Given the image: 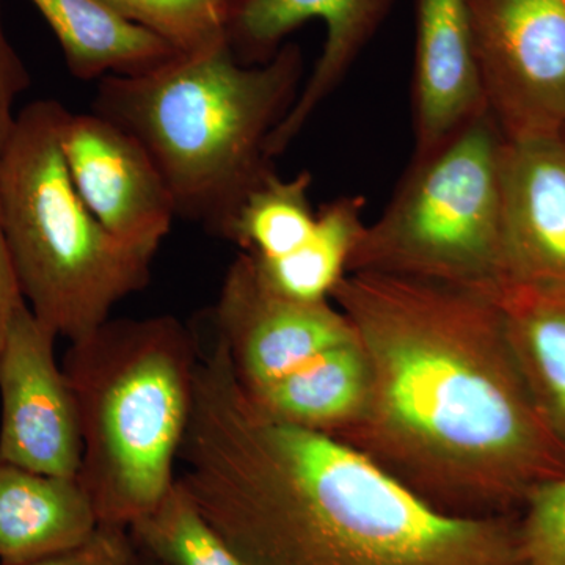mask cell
Listing matches in <instances>:
<instances>
[{
  "label": "cell",
  "mask_w": 565,
  "mask_h": 565,
  "mask_svg": "<svg viewBox=\"0 0 565 565\" xmlns=\"http://www.w3.org/2000/svg\"><path fill=\"white\" fill-rule=\"evenodd\" d=\"M332 300L370 371L362 416L338 435L441 514H519L565 475V448L539 411L486 294L349 273Z\"/></svg>",
  "instance_id": "1"
},
{
  "label": "cell",
  "mask_w": 565,
  "mask_h": 565,
  "mask_svg": "<svg viewBox=\"0 0 565 565\" xmlns=\"http://www.w3.org/2000/svg\"><path fill=\"white\" fill-rule=\"evenodd\" d=\"M178 481L247 565H519V516L441 514L332 435L256 407L215 338Z\"/></svg>",
  "instance_id": "2"
},
{
  "label": "cell",
  "mask_w": 565,
  "mask_h": 565,
  "mask_svg": "<svg viewBox=\"0 0 565 565\" xmlns=\"http://www.w3.org/2000/svg\"><path fill=\"white\" fill-rule=\"evenodd\" d=\"M303 71L297 44L245 65L223 40L137 76L104 77L92 110L143 145L177 217L222 236L247 193L275 170L267 141L296 103Z\"/></svg>",
  "instance_id": "3"
},
{
  "label": "cell",
  "mask_w": 565,
  "mask_h": 565,
  "mask_svg": "<svg viewBox=\"0 0 565 565\" xmlns=\"http://www.w3.org/2000/svg\"><path fill=\"white\" fill-rule=\"evenodd\" d=\"M199 343L174 316L109 319L71 341L63 373L77 405V478L99 525L128 530L177 482Z\"/></svg>",
  "instance_id": "4"
},
{
  "label": "cell",
  "mask_w": 565,
  "mask_h": 565,
  "mask_svg": "<svg viewBox=\"0 0 565 565\" xmlns=\"http://www.w3.org/2000/svg\"><path fill=\"white\" fill-rule=\"evenodd\" d=\"M68 114L55 99L18 111L0 150V211L22 299L55 337L76 341L147 288L158 253L122 243L82 202L62 150Z\"/></svg>",
  "instance_id": "5"
},
{
  "label": "cell",
  "mask_w": 565,
  "mask_h": 565,
  "mask_svg": "<svg viewBox=\"0 0 565 565\" xmlns=\"http://www.w3.org/2000/svg\"><path fill=\"white\" fill-rule=\"evenodd\" d=\"M504 136L490 111L414 158L381 217L366 223L349 273L455 286L497 299L505 286L501 226Z\"/></svg>",
  "instance_id": "6"
},
{
  "label": "cell",
  "mask_w": 565,
  "mask_h": 565,
  "mask_svg": "<svg viewBox=\"0 0 565 565\" xmlns=\"http://www.w3.org/2000/svg\"><path fill=\"white\" fill-rule=\"evenodd\" d=\"M487 109L504 139L565 134V0H468Z\"/></svg>",
  "instance_id": "7"
},
{
  "label": "cell",
  "mask_w": 565,
  "mask_h": 565,
  "mask_svg": "<svg viewBox=\"0 0 565 565\" xmlns=\"http://www.w3.org/2000/svg\"><path fill=\"white\" fill-rule=\"evenodd\" d=\"M57 337L22 302L0 348V463L76 478L82 462L77 405L55 360Z\"/></svg>",
  "instance_id": "8"
},
{
  "label": "cell",
  "mask_w": 565,
  "mask_h": 565,
  "mask_svg": "<svg viewBox=\"0 0 565 565\" xmlns=\"http://www.w3.org/2000/svg\"><path fill=\"white\" fill-rule=\"evenodd\" d=\"M212 318L215 338L245 390L269 384L327 349L355 340L351 322L332 300L303 302L278 292L245 253L230 264Z\"/></svg>",
  "instance_id": "9"
},
{
  "label": "cell",
  "mask_w": 565,
  "mask_h": 565,
  "mask_svg": "<svg viewBox=\"0 0 565 565\" xmlns=\"http://www.w3.org/2000/svg\"><path fill=\"white\" fill-rule=\"evenodd\" d=\"M394 0H239L230 21L226 40L237 61L259 65L280 51L282 40L307 24L321 21L326 41L313 73L278 125L267 154L275 159L303 131L307 122L348 76L367 46Z\"/></svg>",
  "instance_id": "10"
},
{
  "label": "cell",
  "mask_w": 565,
  "mask_h": 565,
  "mask_svg": "<svg viewBox=\"0 0 565 565\" xmlns=\"http://www.w3.org/2000/svg\"><path fill=\"white\" fill-rule=\"evenodd\" d=\"M62 150L74 188L122 243L159 252L177 218L172 193L136 137L95 111H70Z\"/></svg>",
  "instance_id": "11"
},
{
  "label": "cell",
  "mask_w": 565,
  "mask_h": 565,
  "mask_svg": "<svg viewBox=\"0 0 565 565\" xmlns=\"http://www.w3.org/2000/svg\"><path fill=\"white\" fill-rule=\"evenodd\" d=\"M501 226L505 286L565 288V134L504 139Z\"/></svg>",
  "instance_id": "12"
},
{
  "label": "cell",
  "mask_w": 565,
  "mask_h": 565,
  "mask_svg": "<svg viewBox=\"0 0 565 565\" xmlns=\"http://www.w3.org/2000/svg\"><path fill=\"white\" fill-rule=\"evenodd\" d=\"M468 0H416L414 158L487 111Z\"/></svg>",
  "instance_id": "13"
},
{
  "label": "cell",
  "mask_w": 565,
  "mask_h": 565,
  "mask_svg": "<svg viewBox=\"0 0 565 565\" xmlns=\"http://www.w3.org/2000/svg\"><path fill=\"white\" fill-rule=\"evenodd\" d=\"M99 520L79 478L0 463V564L20 565L84 544Z\"/></svg>",
  "instance_id": "14"
},
{
  "label": "cell",
  "mask_w": 565,
  "mask_h": 565,
  "mask_svg": "<svg viewBox=\"0 0 565 565\" xmlns=\"http://www.w3.org/2000/svg\"><path fill=\"white\" fill-rule=\"evenodd\" d=\"M367 390L370 371L355 337L245 392L256 407L278 422L338 437L362 416Z\"/></svg>",
  "instance_id": "15"
},
{
  "label": "cell",
  "mask_w": 565,
  "mask_h": 565,
  "mask_svg": "<svg viewBox=\"0 0 565 565\" xmlns=\"http://www.w3.org/2000/svg\"><path fill=\"white\" fill-rule=\"evenodd\" d=\"M81 81L137 76L181 54L172 44L115 13L99 0H31Z\"/></svg>",
  "instance_id": "16"
},
{
  "label": "cell",
  "mask_w": 565,
  "mask_h": 565,
  "mask_svg": "<svg viewBox=\"0 0 565 565\" xmlns=\"http://www.w3.org/2000/svg\"><path fill=\"white\" fill-rule=\"evenodd\" d=\"M497 302L535 404L565 448V288L509 285Z\"/></svg>",
  "instance_id": "17"
},
{
  "label": "cell",
  "mask_w": 565,
  "mask_h": 565,
  "mask_svg": "<svg viewBox=\"0 0 565 565\" xmlns=\"http://www.w3.org/2000/svg\"><path fill=\"white\" fill-rule=\"evenodd\" d=\"M364 204L363 196L352 195L323 204L313 232L299 248L274 262L253 258L264 280L278 292L303 302L332 300L366 228Z\"/></svg>",
  "instance_id": "18"
},
{
  "label": "cell",
  "mask_w": 565,
  "mask_h": 565,
  "mask_svg": "<svg viewBox=\"0 0 565 565\" xmlns=\"http://www.w3.org/2000/svg\"><path fill=\"white\" fill-rule=\"evenodd\" d=\"M311 182L313 177L307 170L288 180L274 170L247 193L221 237L258 262L289 255L307 241L316 225L318 211L310 202Z\"/></svg>",
  "instance_id": "19"
},
{
  "label": "cell",
  "mask_w": 565,
  "mask_h": 565,
  "mask_svg": "<svg viewBox=\"0 0 565 565\" xmlns=\"http://www.w3.org/2000/svg\"><path fill=\"white\" fill-rule=\"evenodd\" d=\"M141 555L161 565H247L207 522L180 481L128 527Z\"/></svg>",
  "instance_id": "20"
},
{
  "label": "cell",
  "mask_w": 565,
  "mask_h": 565,
  "mask_svg": "<svg viewBox=\"0 0 565 565\" xmlns=\"http://www.w3.org/2000/svg\"><path fill=\"white\" fill-rule=\"evenodd\" d=\"M115 13L172 44L181 54L226 40L239 0H99Z\"/></svg>",
  "instance_id": "21"
},
{
  "label": "cell",
  "mask_w": 565,
  "mask_h": 565,
  "mask_svg": "<svg viewBox=\"0 0 565 565\" xmlns=\"http://www.w3.org/2000/svg\"><path fill=\"white\" fill-rule=\"evenodd\" d=\"M516 516L519 565H565V475L535 489Z\"/></svg>",
  "instance_id": "22"
},
{
  "label": "cell",
  "mask_w": 565,
  "mask_h": 565,
  "mask_svg": "<svg viewBox=\"0 0 565 565\" xmlns=\"http://www.w3.org/2000/svg\"><path fill=\"white\" fill-rule=\"evenodd\" d=\"M136 556V545L126 527L99 525L84 544L20 565H132Z\"/></svg>",
  "instance_id": "23"
},
{
  "label": "cell",
  "mask_w": 565,
  "mask_h": 565,
  "mask_svg": "<svg viewBox=\"0 0 565 565\" xmlns=\"http://www.w3.org/2000/svg\"><path fill=\"white\" fill-rule=\"evenodd\" d=\"M31 87V74L3 31L2 0H0V150L9 140L17 121L18 98Z\"/></svg>",
  "instance_id": "24"
},
{
  "label": "cell",
  "mask_w": 565,
  "mask_h": 565,
  "mask_svg": "<svg viewBox=\"0 0 565 565\" xmlns=\"http://www.w3.org/2000/svg\"><path fill=\"white\" fill-rule=\"evenodd\" d=\"M22 302L24 299L11 266L6 234H3L2 211H0V348L9 329L11 316Z\"/></svg>",
  "instance_id": "25"
},
{
  "label": "cell",
  "mask_w": 565,
  "mask_h": 565,
  "mask_svg": "<svg viewBox=\"0 0 565 565\" xmlns=\"http://www.w3.org/2000/svg\"><path fill=\"white\" fill-rule=\"evenodd\" d=\"M132 565H161L156 563V561L150 559V557L141 555L139 550H137L136 559H134Z\"/></svg>",
  "instance_id": "26"
}]
</instances>
